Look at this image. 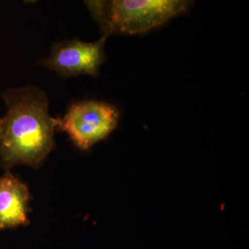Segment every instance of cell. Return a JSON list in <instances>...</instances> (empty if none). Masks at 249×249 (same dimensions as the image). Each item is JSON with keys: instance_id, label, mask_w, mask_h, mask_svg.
Masks as SVG:
<instances>
[{"instance_id": "6da1fadb", "label": "cell", "mask_w": 249, "mask_h": 249, "mask_svg": "<svg viewBox=\"0 0 249 249\" xmlns=\"http://www.w3.org/2000/svg\"><path fill=\"white\" fill-rule=\"evenodd\" d=\"M6 106L0 137V158L6 168L19 164L38 167L54 147L60 119L49 114L43 91L28 86L3 93Z\"/></svg>"}, {"instance_id": "7a4b0ae2", "label": "cell", "mask_w": 249, "mask_h": 249, "mask_svg": "<svg viewBox=\"0 0 249 249\" xmlns=\"http://www.w3.org/2000/svg\"><path fill=\"white\" fill-rule=\"evenodd\" d=\"M104 35L142 34L186 12L190 1L181 0L86 1Z\"/></svg>"}, {"instance_id": "3957f363", "label": "cell", "mask_w": 249, "mask_h": 249, "mask_svg": "<svg viewBox=\"0 0 249 249\" xmlns=\"http://www.w3.org/2000/svg\"><path fill=\"white\" fill-rule=\"evenodd\" d=\"M119 111L112 105L95 101L73 103L58 129L67 132L73 142L87 150L103 140L116 128Z\"/></svg>"}, {"instance_id": "277c9868", "label": "cell", "mask_w": 249, "mask_h": 249, "mask_svg": "<svg viewBox=\"0 0 249 249\" xmlns=\"http://www.w3.org/2000/svg\"><path fill=\"white\" fill-rule=\"evenodd\" d=\"M107 37L103 35L93 42L73 40L56 44L45 65L62 76H96L104 60Z\"/></svg>"}, {"instance_id": "5b68a950", "label": "cell", "mask_w": 249, "mask_h": 249, "mask_svg": "<svg viewBox=\"0 0 249 249\" xmlns=\"http://www.w3.org/2000/svg\"><path fill=\"white\" fill-rule=\"evenodd\" d=\"M29 191L11 173L0 178V231L27 222Z\"/></svg>"}, {"instance_id": "8992f818", "label": "cell", "mask_w": 249, "mask_h": 249, "mask_svg": "<svg viewBox=\"0 0 249 249\" xmlns=\"http://www.w3.org/2000/svg\"><path fill=\"white\" fill-rule=\"evenodd\" d=\"M3 129H4V121H3V119H0V137L2 134Z\"/></svg>"}]
</instances>
